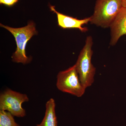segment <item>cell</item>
I'll return each instance as SVG.
<instances>
[{
  "instance_id": "1",
  "label": "cell",
  "mask_w": 126,
  "mask_h": 126,
  "mask_svg": "<svg viewBox=\"0 0 126 126\" xmlns=\"http://www.w3.org/2000/svg\"><path fill=\"white\" fill-rule=\"evenodd\" d=\"M122 7V0H96L90 22L102 28L110 27Z\"/></svg>"
},
{
  "instance_id": "2",
  "label": "cell",
  "mask_w": 126,
  "mask_h": 126,
  "mask_svg": "<svg viewBox=\"0 0 126 126\" xmlns=\"http://www.w3.org/2000/svg\"><path fill=\"white\" fill-rule=\"evenodd\" d=\"M93 45L92 36H87L85 45L81 50L75 64L81 83L86 89L94 82L96 73V68L91 61L93 54Z\"/></svg>"
},
{
  "instance_id": "3",
  "label": "cell",
  "mask_w": 126,
  "mask_h": 126,
  "mask_svg": "<svg viewBox=\"0 0 126 126\" xmlns=\"http://www.w3.org/2000/svg\"><path fill=\"white\" fill-rule=\"evenodd\" d=\"M0 26L10 32L15 39L17 47L12 56V61L23 64L30 63L31 59L26 56L25 48L28 41L37 33L34 23L31 22L26 26L18 28H12L1 24Z\"/></svg>"
},
{
  "instance_id": "4",
  "label": "cell",
  "mask_w": 126,
  "mask_h": 126,
  "mask_svg": "<svg viewBox=\"0 0 126 126\" xmlns=\"http://www.w3.org/2000/svg\"><path fill=\"white\" fill-rule=\"evenodd\" d=\"M56 86L59 90L77 97L84 94L86 89L81 83L76 65L59 72L57 76Z\"/></svg>"
},
{
  "instance_id": "5",
  "label": "cell",
  "mask_w": 126,
  "mask_h": 126,
  "mask_svg": "<svg viewBox=\"0 0 126 126\" xmlns=\"http://www.w3.org/2000/svg\"><path fill=\"white\" fill-rule=\"evenodd\" d=\"M29 101L26 94L7 89L0 95V110L7 111L15 116L24 117L26 111L22 104Z\"/></svg>"
},
{
  "instance_id": "6",
  "label": "cell",
  "mask_w": 126,
  "mask_h": 126,
  "mask_svg": "<svg viewBox=\"0 0 126 126\" xmlns=\"http://www.w3.org/2000/svg\"><path fill=\"white\" fill-rule=\"evenodd\" d=\"M49 7L51 11L53 12L57 15L58 24L60 27L64 29H78L82 32L88 31L87 28L83 27L82 26L90 22V17L79 20L59 13L56 11L54 6L50 5Z\"/></svg>"
},
{
  "instance_id": "7",
  "label": "cell",
  "mask_w": 126,
  "mask_h": 126,
  "mask_svg": "<svg viewBox=\"0 0 126 126\" xmlns=\"http://www.w3.org/2000/svg\"><path fill=\"white\" fill-rule=\"evenodd\" d=\"M110 28L111 30L110 44L114 46L122 36L126 35V7H122Z\"/></svg>"
},
{
  "instance_id": "8",
  "label": "cell",
  "mask_w": 126,
  "mask_h": 126,
  "mask_svg": "<svg viewBox=\"0 0 126 126\" xmlns=\"http://www.w3.org/2000/svg\"><path fill=\"white\" fill-rule=\"evenodd\" d=\"M37 126H58L55 113V103L54 99L50 98L46 104L44 117L40 124Z\"/></svg>"
},
{
  "instance_id": "9",
  "label": "cell",
  "mask_w": 126,
  "mask_h": 126,
  "mask_svg": "<svg viewBox=\"0 0 126 126\" xmlns=\"http://www.w3.org/2000/svg\"><path fill=\"white\" fill-rule=\"evenodd\" d=\"M0 126H20L15 121L14 116L11 113L0 110Z\"/></svg>"
},
{
  "instance_id": "10",
  "label": "cell",
  "mask_w": 126,
  "mask_h": 126,
  "mask_svg": "<svg viewBox=\"0 0 126 126\" xmlns=\"http://www.w3.org/2000/svg\"><path fill=\"white\" fill-rule=\"evenodd\" d=\"M19 0H0V4L11 7L14 5Z\"/></svg>"
},
{
  "instance_id": "11",
  "label": "cell",
  "mask_w": 126,
  "mask_h": 126,
  "mask_svg": "<svg viewBox=\"0 0 126 126\" xmlns=\"http://www.w3.org/2000/svg\"><path fill=\"white\" fill-rule=\"evenodd\" d=\"M123 7H126V0H122Z\"/></svg>"
}]
</instances>
